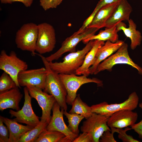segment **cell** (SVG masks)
<instances>
[{
    "mask_svg": "<svg viewBox=\"0 0 142 142\" xmlns=\"http://www.w3.org/2000/svg\"><path fill=\"white\" fill-rule=\"evenodd\" d=\"M1 2L3 4H11L15 2H19L23 3L26 7L31 6L33 0H0Z\"/></svg>",
    "mask_w": 142,
    "mask_h": 142,
    "instance_id": "d590c367",
    "label": "cell"
},
{
    "mask_svg": "<svg viewBox=\"0 0 142 142\" xmlns=\"http://www.w3.org/2000/svg\"><path fill=\"white\" fill-rule=\"evenodd\" d=\"M139 106L142 109V102L139 104ZM131 127V129L138 134L139 138L142 139V119L139 122L134 124Z\"/></svg>",
    "mask_w": 142,
    "mask_h": 142,
    "instance_id": "e575fe53",
    "label": "cell"
},
{
    "mask_svg": "<svg viewBox=\"0 0 142 142\" xmlns=\"http://www.w3.org/2000/svg\"><path fill=\"white\" fill-rule=\"evenodd\" d=\"M64 0H39L40 5L45 11L55 8Z\"/></svg>",
    "mask_w": 142,
    "mask_h": 142,
    "instance_id": "4dcf8cb0",
    "label": "cell"
},
{
    "mask_svg": "<svg viewBox=\"0 0 142 142\" xmlns=\"http://www.w3.org/2000/svg\"><path fill=\"white\" fill-rule=\"evenodd\" d=\"M131 129V128L126 127L124 129L122 128H118V137L123 142H140L139 141L134 139L133 137L126 133L128 130Z\"/></svg>",
    "mask_w": 142,
    "mask_h": 142,
    "instance_id": "f546056e",
    "label": "cell"
},
{
    "mask_svg": "<svg viewBox=\"0 0 142 142\" xmlns=\"http://www.w3.org/2000/svg\"><path fill=\"white\" fill-rule=\"evenodd\" d=\"M63 133L46 129L40 135L35 142H71Z\"/></svg>",
    "mask_w": 142,
    "mask_h": 142,
    "instance_id": "cb8c5ba5",
    "label": "cell"
},
{
    "mask_svg": "<svg viewBox=\"0 0 142 142\" xmlns=\"http://www.w3.org/2000/svg\"><path fill=\"white\" fill-rule=\"evenodd\" d=\"M129 27L126 28L125 24L122 22L117 25V29L119 31L122 30L125 35L131 40V48L133 50L140 45L141 43L142 36L140 32L136 29V25L133 21L130 19L128 21Z\"/></svg>",
    "mask_w": 142,
    "mask_h": 142,
    "instance_id": "ffe728a7",
    "label": "cell"
},
{
    "mask_svg": "<svg viewBox=\"0 0 142 142\" xmlns=\"http://www.w3.org/2000/svg\"><path fill=\"white\" fill-rule=\"evenodd\" d=\"M56 101L53 106V114L46 129L48 131H56L63 134L71 142H73L78 135L73 133L65 124L63 118L64 109Z\"/></svg>",
    "mask_w": 142,
    "mask_h": 142,
    "instance_id": "5bb4252c",
    "label": "cell"
},
{
    "mask_svg": "<svg viewBox=\"0 0 142 142\" xmlns=\"http://www.w3.org/2000/svg\"><path fill=\"white\" fill-rule=\"evenodd\" d=\"M118 31L117 26L115 25L110 27L106 28L105 30L100 31L97 35H94L82 41L84 44H87L90 40H95L104 41L109 40L115 43L118 40Z\"/></svg>",
    "mask_w": 142,
    "mask_h": 142,
    "instance_id": "603a6c76",
    "label": "cell"
},
{
    "mask_svg": "<svg viewBox=\"0 0 142 142\" xmlns=\"http://www.w3.org/2000/svg\"><path fill=\"white\" fill-rule=\"evenodd\" d=\"M59 75L67 91L66 103L70 105H72L77 95L78 90L82 85L94 83L99 86L103 85V82L100 80L96 78H88L85 75L78 76L75 74H59Z\"/></svg>",
    "mask_w": 142,
    "mask_h": 142,
    "instance_id": "3957f363",
    "label": "cell"
},
{
    "mask_svg": "<svg viewBox=\"0 0 142 142\" xmlns=\"http://www.w3.org/2000/svg\"><path fill=\"white\" fill-rule=\"evenodd\" d=\"M139 97L135 92L132 93L128 98L120 103L108 104L105 102L91 106L92 111L109 117L114 113L123 110H133L137 107Z\"/></svg>",
    "mask_w": 142,
    "mask_h": 142,
    "instance_id": "52a82bcc",
    "label": "cell"
},
{
    "mask_svg": "<svg viewBox=\"0 0 142 142\" xmlns=\"http://www.w3.org/2000/svg\"><path fill=\"white\" fill-rule=\"evenodd\" d=\"M121 0H100L94 9L98 11L102 7L107 5L119 2Z\"/></svg>",
    "mask_w": 142,
    "mask_h": 142,
    "instance_id": "8d00e7d4",
    "label": "cell"
},
{
    "mask_svg": "<svg viewBox=\"0 0 142 142\" xmlns=\"http://www.w3.org/2000/svg\"><path fill=\"white\" fill-rule=\"evenodd\" d=\"M73 142H93V140L89 133L82 132L75 139Z\"/></svg>",
    "mask_w": 142,
    "mask_h": 142,
    "instance_id": "836d02e7",
    "label": "cell"
},
{
    "mask_svg": "<svg viewBox=\"0 0 142 142\" xmlns=\"http://www.w3.org/2000/svg\"><path fill=\"white\" fill-rule=\"evenodd\" d=\"M27 63L21 59L14 51L7 54L4 50H1L0 54V69L8 74L15 82L19 88L21 87L18 84L17 77L21 71L27 69Z\"/></svg>",
    "mask_w": 142,
    "mask_h": 142,
    "instance_id": "5b68a950",
    "label": "cell"
},
{
    "mask_svg": "<svg viewBox=\"0 0 142 142\" xmlns=\"http://www.w3.org/2000/svg\"><path fill=\"white\" fill-rule=\"evenodd\" d=\"M38 35V25L33 23L24 24L16 34L17 47L22 50L29 51L35 55Z\"/></svg>",
    "mask_w": 142,
    "mask_h": 142,
    "instance_id": "277c9868",
    "label": "cell"
},
{
    "mask_svg": "<svg viewBox=\"0 0 142 142\" xmlns=\"http://www.w3.org/2000/svg\"><path fill=\"white\" fill-rule=\"evenodd\" d=\"M40 57L47 71V77L44 91L52 95L61 108L67 111L66 102L67 93L65 88L60 80L59 74L50 67L49 62L41 54H38Z\"/></svg>",
    "mask_w": 142,
    "mask_h": 142,
    "instance_id": "7a4b0ae2",
    "label": "cell"
},
{
    "mask_svg": "<svg viewBox=\"0 0 142 142\" xmlns=\"http://www.w3.org/2000/svg\"><path fill=\"white\" fill-rule=\"evenodd\" d=\"M94 41L90 40L82 49L68 54L63 58L62 62H49L50 67L58 74H75L82 64L86 54L92 48Z\"/></svg>",
    "mask_w": 142,
    "mask_h": 142,
    "instance_id": "6da1fadb",
    "label": "cell"
},
{
    "mask_svg": "<svg viewBox=\"0 0 142 142\" xmlns=\"http://www.w3.org/2000/svg\"><path fill=\"white\" fill-rule=\"evenodd\" d=\"M1 116L3 123L9 131V142H18L25 133L34 128L27 125L20 124L13 119Z\"/></svg>",
    "mask_w": 142,
    "mask_h": 142,
    "instance_id": "d6986e66",
    "label": "cell"
},
{
    "mask_svg": "<svg viewBox=\"0 0 142 142\" xmlns=\"http://www.w3.org/2000/svg\"><path fill=\"white\" fill-rule=\"evenodd\" d=\"M72 108L69 113L77 114L83 116L86 119L90 116L93 113L91 106L82 100L79 94L77 95L72 104Z\"/></svg>",
    "mask_w": 142,
    "mask_h": 142,
    "instance_id": "d4e9b609",
    "label": "cell"
},
{
    "mask_svg": "<svg viewBox=\"0 0 142 142\" xmlns=\"http://www.w3.org/2000/svg\"><path fill=\"white\" fill-rule=\"evenodd\" d=\"M129 110L116 111L108 118L107 124L110 127L123 128L131 126L137 120L138 114L136 112Z\"/></svg>",
    "mask_w": 142,
    "mask_h": 142,
    "instance_id": "9a60e30c",
    "label": "cell"
},
{
    "mask_svg": "<svg viewBox=\"0 0 142 142\" xmlns=\"http://www.w3.org/2000/svg\"><path fill=\"white\" fill-rule=\"evenodd\" d=\"M1 116H0V142H9V132L7 126L4 125Z\"/></svg>",
    "mask_w": 142,
    "mask_h": 142,
    "instance_id": "1f68e13d",
    "label": "cell"
},
{
    "mask_svg": "<svg viewBox=\"0 0 142 142\" xmlns=\"http://www.w3.org/2000/svg\"><path fill=\"white\" fill-rule=\"evenodd\" d=\"M104 43V41L94 40L92 48L86 54L82 65L76 70V75H85L88 76L90 74L89 69L94 63L97 52Z\"/></svg>",
    "mask_w": 142,
    "mask_h": 142,
    "instance_id": "7402d4cb",
    "label": "cell"
},
{
    "mask_svg": "<svg viewBox=\"0 0 142 142\" xmlns=\"http://www.w3.org/2000/svg\"><path fill=\"white\" fill-rule=\"evenodd\" d=\"M17 87L16 84L12 78L4 72L0 77V93Z\"/></svg>",
    "mask_w": 142,
    "mask_h": 142,
    "instance_id": "83f0119b",
    "label": "cell"
},
{
    "mask_svg": "<svg viewBox=\"0 0 142 142\" xmlns=\"http://www.w3.org/2000/svg\"><path fill=\"white\" fill-rule=\"evenodd\" d=\"M45 68L26 70L20 72L17 77L19 85L26 87L30 85L38 87L44 90L47 77Z\"/></svg>",
    "mask_w": 142,
    "mask_h": 142,
    "instance_id": "4fadbf2b",
    "label": "cell"
},
{
    "mask_svg": "<svg viewBox=\"0 0 142 142\" xmlns=\"http://www.w3.org/2000/svg\"><path fill=\"white\" fill-rule=\"evenodd\" d=\"M124 42L123 40H119L115 43L106 41L104 44L98 50L94 63L89 69V74H94L99 64L107 57L116 52Z\"/></svg>",
    "mask_w": 142,
    "mask_h": 142,
    "instance_id": "2e32d148",
    "label": "cell"
},
{
    "mask_svg": "<svg viewBox=\"0 0 142 142\" xmlns=\"http://www.w3.org/2000/svg\"><path fill=\"white\" fill-rule=\"evenodd\" d=\"M17 87L0 93V110L2 111L7 108L18 111L20 110L19 103L23 94Z\"/></svg>",
    "mask_w": 142,
    "mask_h": 142,
    "instance_id": "ac0fdd59",
    "label": "cell"
},
{
    "mask_svg": "<svg viewBox=\"0 0 142 142\" xmlns=\"http://www.w3.org/2000/svg\"><path fill=\"white\" fill-rule=\"evenodd\" d=\"M24 101L23 106L21 109L16 111L10 110L9 113L13 119L18 122L23 123L35 127L40 123L39 117L36 115L31 105L32 97L26 87L24 88Z\"/></svg>",
    "mask_w": 142,
    "mask_h": 142,
    "instance_id": "7c38bea8",
    "label": "cell"
},
{
    "mask_svg": "<svg viewBox=\"0 0 142 142\" xmlns=\"http://www.w3.org/2000/svg\"><path fill=\"white\" fill-rule=\"evenodd\" d=\"M110 130L105 131L100 137L99 142H116L117 141L114 137V134L115 132L118 133V128L110 127Z\"/></svg>",
    "mask_w": 142,
    "mask_h": 142,
    "instance_id": "f1b7e54d",
    "label": "cell"
},
{
    "mask_svg": "<svg viewBox=\"0 0 142 142\" xmlns=\"http://www.w3.org/2000/svg\"><path fill=\"white\" fill-rule=\"evenodd\" d=\"M99 29L95 27H88L81 33L77 34L74 33L63 41L61 47L57 52L46 57V59L49 62H53L58 59L66 52H75L76 47L79 43L95 35Z\"/></svg>",
    "mask_w": 142,
    "mask_h": 142,
    "instance_id": "9c48e42d",
    "label": "cell"
},
{
    "mask_svg": "<svg viewBox=\"0 0 142 142\" xmlns=\"http://www.w3.org/2000/svg\"><path fill=\"white\" fill-rule=\"evenodd\" d=\"M128 47L127 44L124 42L115 53L111 55L99 64L94 74H96L105 70L110 71L114 65L125 64L135 68L139 74L142 75V68L135 63L130 58L128 52Z\"/></svg>",
    "mask_w": 142,
    "mask_h": 142,
    "instance_id": "8992f818",
    "label": "cell"
},
{
    "mask_svg": "<svg viewBox=\"0 0 142 142\" xmlns=\"http://www.w3.org/2000/svg\"><path fill=\"white\" fill-rule=\"evenodd\" d=\"M38 27L36 51L40 54L52 51L56 43L54 27L50 24L45 22L38 25Z\"/></svg>",
    "mask_w": 142,
    "mask_h": 142,
    "instance_id": "8fae6325",
    "label": "cell"
},
{
    "mask_svg": "<svg viewBox=\"0 0 142 142\" xmlns=\"http://www.w3.org/2000/svg\"><path fill=\"white\" fill-rule=\"evenodd\" d=\"M64 114L68 120V127L73 133L78 135L79 132L78 126L81 121L84 118L82 115L75 113H70L64 110Z\"/></svg>",
    "mask_w": 142,
    "mask_h": 142,
    "instance_id": "4316f807",
    "label": "cell"
},
{
    "mask_svg": "<svg viewBox=\"0 0 142 142\" xmlns=\"http://www.w3.org/2000/svg\"><path fill=\"white\" fill-rule=\"evenodd\" d=\"M132 10L131 6L127 0H121L107 20L105 27H110L116 25L123 21H128L130 19Z\"/></svg>",
    "mask_w": 142,
    "mask_h": 142,
    "instance_id": "e0dca14e",
    "label": "cell"
},
{
    "mask_svg": "<svg viewBox=\"0 0 142 142\" xmlns=\"http://www.w3.org/2000/svg\"><path fill=\"white\" fill-rule=\"evenodd\" d=\"M26 87L31 96L36 100L42 109L40 122L48 124L51 119V110L56 101L55 99L52 95L43 92L38 87L30 85Z\"/></svg>",
    "mask_w": 142,
    "mask_h": 142,
    "instance_id": "30bf717a",
    "label": "cell"
},
{
    "mask_svg": "<svg viewBox=\"0 0 142 142\" xmlns=\"http://www.w3.org/2000/svg\"><path fill=\"white\" fill-rule=\"evenodd\" d=\"M109 117L95 113L86 119L80 128L82 132L89 133L92 138L93 142H99L103 133L110 130L107 124Z\"/></svg>",
    "mask_w": 142,
    "mask_h": 142,
    "instance_id": "ba28073f",
    "label": "cell"
},
{
    "mask_svg": "<svg viewBox=\"0 0 142 142\" xmlns=\"http://www.w3.org/2000/svg\"><path fill=\"white\" fill-rule=\"evenodd\" d=\"M98 12L94 10L91 14L85 21L79 29L74 33L79 34L83 32L91 23Z\"/></svg>",
    "mask_w": 142,
    "mask_h": 142,
    "instance_id": "d6a6232c",
    "label": "cell"
},
{
    "mask_svg": "<svg viewBox=\"0 0 142 142\" xmlns=\"http://www.w3.org/2000/svg\"><path fill=\"white\" fill-rule=\"evenodd\" d=\"M48 124L40 122L38 125L25 133L18 142H35L40 135L46 129Z\"/></svg>",
    "mask_w": 142,
    "mask_h": 142,
    "instance_id": "484cf974",
    "label": "cell"
},
{
    "mask_svg": "<svg viewBox=\"0 0 142 142\" xmlns=\"http://www.w3.org/2000/svg\"><path fill=\"white\" fill-rule=\"evenodd\" d=\"M120 1L106 5L101 8L87 28L95 27L100 29L105 27L106 22L112 15Z\"/></svg>",
    "mask_w": 142,
    "mask_h": 142,
    "instance_id": "44dd1931",
    "label": "cell"
}]
</instances>
